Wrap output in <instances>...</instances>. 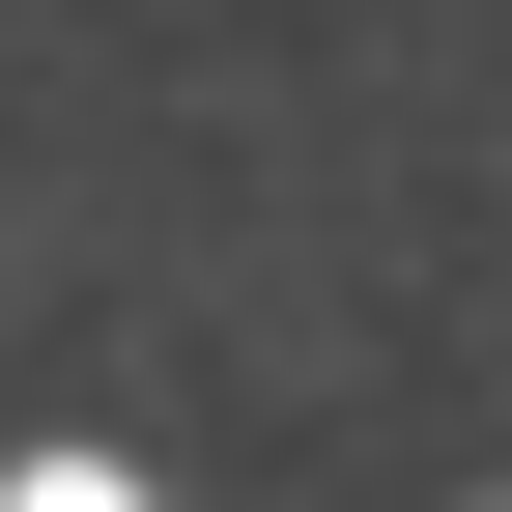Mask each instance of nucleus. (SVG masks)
I'll return each mask as SVG.
<instances>
[{
    "label": "nucleus",
    "instance_id": "f257e3e1",
    "mask_svg": "<svg viewBox=\"0 0 512 512\" xmlns=\"http://www.w3.org/2000/svg\"><path fill=\"white\" fill-rule=\"evenodd\" d=\"M29 512H143V484H86V456H29Z\"/></svg>",
    "mask_w": 512,
    "mask_h": 512
}]
</instances>
